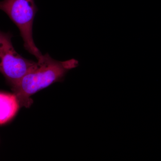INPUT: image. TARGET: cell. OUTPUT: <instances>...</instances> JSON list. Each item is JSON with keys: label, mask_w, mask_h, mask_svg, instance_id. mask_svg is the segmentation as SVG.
I'll use <instances>...</instances> for the list:
<instances>
[{"label": "cell", "mask_w": 161, "mask_h": 161, "mask_svg": "<svg viewBox=\"0 0 161 161\" xmlns=\"http://www.w3.org/2000/svg\"><path fill=\"white\" fill-rule=\"evenodd\" d=\"M19 107L14 94L0 92V125L6 123L13 118Z\"/></svg>", "instance_id": "277c9868"}, {"label": "cell", "mask_w": 161, "mask_h": 161, "mask_svg": "<svg viewBox=\"0 0 161 161\" xmlns=\"http://www.w3.org/2000/svg\"><path fill=\"white\" fill-rule=\"evenodd\" d=\"M78 65L79 61L74 58L60 61L53 59L48 53L43 55L34 68L11 86L20 107L29 108L33 103L32 95L62 80L69 71Z\"/></svg>", "instance_id": "6da1fadb"}, {"label": "cell", "mask_w": 161, "mask_h": 161, "mask_svg": "<svg viewBox=\"0 0 161 161\" xmlns=\"http://www.w3.org/2000/svg\"><path fill=\"white\" fill-rule=\"evenodd\" d=\"M12 36L0 31V73L11 86L33 69L37 62L23 58L16 51Z\"/></svg>", "instance_id": "3957f363"}, {"label": "cell", "mask_w": 161, "mask_h": 161, "mask_svg": "<svg viewBox=\"0 0 161 161\" xmlns=\"http://www.w3.org/2000/svg\"><path fill=\"white\" fill-rule=\"evenodd\" d=\"M3 10L16 24L24 42V47L39 60L43 55L33 38V24L37 7L34 0H3L0 2Z\"/></svg>", "instance_id": "7a4b0ae2"}]
</instances>
